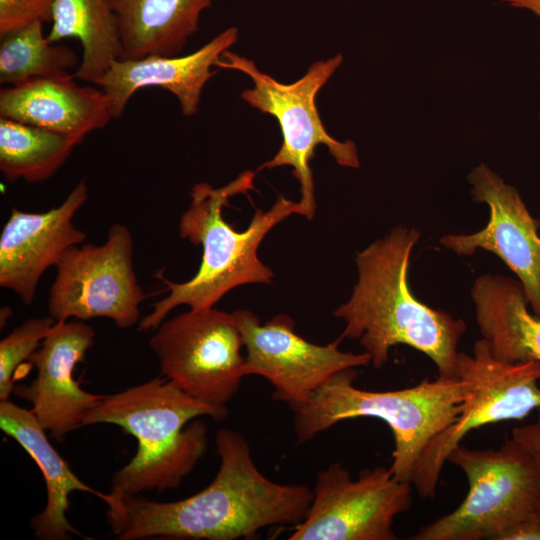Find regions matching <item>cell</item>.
Returning a JSON list of instances; mask_svg holds the SVG:
<instances>
[{"instance_id":"6da1fadb","label":"cell","mask_w":540,"mask_h":540,"mask_svg":"<svg viewBox=\"0 0 540 540\" xmlns=\"http://www.w3.org/2000/svg\"><path fill=\"white\" fill-rule=\"evenodd\" d=\"M215 444L217 474L192 496L157 502L113 488L104 493L101 500L115 537L234 540L305 518L313 497L309 486L267 478L256 466L248 441L235 430H218Z\"/></svg>"},{"instance_id":"7a4b0ae2","label":"cell","mask_w":540,"mask_h":540,"mask_svg":"<svg viewBox=\"0 0 540 540\" xmlns=\"http://www.w3.org/2000/svg\"><path fill=\"white\" fill-rule=\"evenodd\" d=\"M419 237L418 230L398 226L357 253V283L333 312L345 323L338 339H358L375 369L388 361L392 347L407 345L428 356L439 376H453L466 324L412 293L408 272Z\"/></svg>"},{"instance_id":"3957f363","label":"cell","mask_w":540,"mask_h":540,"mask_svg":"<svg viewBox=\"0 0 540 540\" xmlns=\"http://www.w3.org/2000/svg\"><path fill=\"white\" fill-rule=\"evenodd\" d=\"M255 173L245 171L220 188L198 183L191 190V203L181 215L179 235L201 245L202 260L196 274L182 283L160 277L169 294L152 304L151 312L140 319L139 331L156 329L180 305L190 309L212 308L232 289L253 283L269 284L274 273L258 258L264 237L287 217L301 215L298 202L279 196L267 211L256 209L244 231L234 229L223 217L231 197L254 188Z\"/></svg>"},{"instance_id":"277c9868","label":"cell","mask_w":540,"mask_h":540,"mask_svg":"<svg viewBox=\"0 0 540 540\" xmlns=\"http://www.w3.org/2000/svg\"><path fill=\"white\" fill-rule=\"evenodd\" d=\"M228 412L198 401L167 378L155 377L113 395H105L84 417L82 426L114 424L138 442L119 480L133 494L177 489L208 448V429L199 416L223 420Z\"/></svg>"},{"instance_id":"5b68a950","label":"cell","mask_w":540,"mask_h":540,"mask_svg":"<svg viewBox=\"0 0 540 540\" xmlns=\"http://www.w3.org/2000/svg\"><path fill=\"white\" fill-rule=\"evenodd\" d=\"M356 378L355 368L337 372L294 412L297 443L311 441L344 420L378 418L388 425L394 438L389 468L395 478L410 482L424 450L461 413L469 382L457 374L438 375L404 389L368 391L354 385Z\"/></svg>"},{"instance_id":"8992f818","label":"cell","mask_w":540,"mask_h":540,"mask_svg":"<svg viewBox=\"0 0 540 540\" xmlns=\"http://www.w3.org/2000/svg\"><path fill=\"white\" fill-rule=\"evenodd\" d=\"M343 61L338 53L327 60L316 61L297 81L284 84L260 71L255 62L225 51L215 62L219 68L237 70L247 75L253 87L241 93L251 107L276 118L282 133V145L271 160L258 167L273 169L291 166L292 175L300 185L301 215L312 219L316 211L313 172L310 162L318 145H325L331 156L343 167L358 168L357 147L351 140L344 142L331 137L316 106L319 90L328 82Z\"/></svg>"},{"instance_id":"52a82bcc","label":"cell","mask_w":540,"mask_h":540,"mask_svg":"<svg viewBox=\"0 0 540 540\" xmlns=\"http://www.w3.org/2000/svg\"><path fill=\"white\" fill-rule=\"evenodd\" d=\"M447 461L466 475V497L455 510L410 539L496 540L506 528L535 515L540 504V471L512 437L498 449H469L460 443Z\"/></svg>"},{"instance_id":"ba28073f","label":"cell","mask_w":540,"mask_h":540,"mask_svg":"<svg viewBox=\"0 0 540 540\" xmlns=\"http://www.w3.org/2000/svg\"><path fill=\"white\" fill-rule=\"evenodd\" d=\"M456 374L470 384L456 421L435 437L418 460L410 483L423 498L436 495L450 452L472 430L506 420H522L540 408V362L507 363L496 359L485 339L471 355L459 352Z\"/></svg>"},{"instance_id":"9c48e42d","label":"cell","mask_w":540,"mask_h":540,"mask_svg":"<svg viewBox=\"0 0 540 540\" xmlns=\"http://www.w3.org/2000/svg\"><path fill=\"white\" fill-rule=\"evenodd\" d=\"M149 345L165 378L190 397L228 412L246 376L243 341L232 313L190 309L165 319Z\"/></svg>"},{"instance_id":"30bf717a","label":"cell","mask_w":540,"mask_h":540,"mask_svg":"<svg viewBox=\"0 0 540 540\" xmlns=\"http://www.w3.org/2000/svg\"><path fill=\"white\" fill-rule=\"evenodd\" d=\"M55 268L48 312L57 322L108 318L120 329L139 323L147 295L137 280L133 238L125 225H112L100 245L71 247Z\"/></svg>"},{"instance_id":"8fae6325","label":"cell","mask_w":540,"mask_h":540,"mask_svg":"<svg viewBox=\"0 0 540 540\" xmlns=\"http://www.w3.org/2000/svg\"><path fill=\"white\" fill-rule=\"evenodd\" d=\"M412 484L388 467L364 469L354 479L340 463L316 475L305 518L288 540H395V518L412 503Z\"/></svg>"},{"instance_id":"7c38bea8","label":"cell","mask_w":540,"mask_h":540,"mask_svg":"<svg viewBox=\"0 0 540 540\" xmlns=\"http://www.w3.org/2000/svg\"><path fill=\"white\" fill-rule=\"evenodd\" d=\"M245 355V375H258L274 388L273 398L293 412L306 405L334 374L371 363L367 352L339 349L340 339L327 345L312 343L295 332L294 320L279 314L264 324L249 310L232 312Z\"/></svg>"},{"instance_id":"4fadbf2b","label":"cell","mask_w":540,"mask_h":540,"mask_svg":"<svg viewBox=\"0 0 540 540\" xmlns=\"http://www.w3.org/2000/svg\"><path fill=\"white\" fill-rule=\"evenodd\" d=\"M468 181L473 199L489 206L490 219L482 230L468 235H445L440 244L458 255L468 256L483 249L499 256L519 278L528 304L540 316L538 221L531 216L517 189L485 164L473 168Z\"/></svg>"},{"instance_id":"5bb4252c","label":"cell","mask_w":540,"mask_h":540,"mask_svg":"<svg viewBox=\"0 0 540 540\" xmlns=\"http://www.w3.org/2000/svg\"><path fill=\"white\" fill-rule=\"evenodd\" d=\"M95 335L84 321L56 322L30 359L37 370L35 379L29 386L14 387L13 393L31 403L35 418L57 441L81 427L105 396L83 390L73 378Z\"/></svg>"},{"instance_id":"9a60e30c","label":"cell","mask_w":540,"mask_h":540,"mask_svg":"<svg viewBox=\"0 0 540 540\" xmlns=\"http://www.w3.org/2000/svg\"><path fill=\"white\" fill-rule=\"evenodd\" d=\"M88 199V186L80 180L65 200L45 212H23L16 208L0 235V286L13 291L31 305L39 280L56 267L64 253L82 244L86 234L73 218Z\"/></svg>"},{"instance_id":"2e32d148","label":"cell","mask_w":540,"mask_h":540,"mask_svg":"<svg viewBox=\"0 0 540 540\" xmlns=\"http://www.w3.org/2000/svg\"><path fill=\"white\" fill-rule=\"evenodd\" d=\"M0 117L62 134L78 145L105 127L113 113L102 89L78 85L68 74L1 88Z\"/></svg>"},{"instance_id":"e0dca14e","label":"cell","mask_w":540,"mask_h":540,"mask_svg":"<svg viewBox=\"0 0 540 540\" xmlns=\"http://www.w3.org/2000/svg\"><path fill=\"white\" fill-rule=\"evenodd\" d=\"M237 39L238 29L230 27L186 56L118 59L97 85L111 99L113 118L122 115L137 90L150 86L174 94L183 115L191 117L198 112L205 84L217 72L212 66Z\"/></svg>"},{"instance_id":"ac0fdd59","label":"cell","mask_w":540,"mask_h":540,"mask_svg":"<svg viewBox=\"0 0 540 540\" xmlns=\"http://www.w3.org/2000/svg\"><path fill=\"white\" fill-rule=\"evenodd\" d=\"M0 428L28 453L44 477L46 505L31 519L35 537L41 540H68L72 535L83 537L66 517L70 506L69 495L73 491H81L101 499L104 493L88 486L74 474L51 445L47 431L31 410L10 400L0 402Z\"/></svg>"},{"instance_id":"d6986e66","label":"cell","mask_w":540,"mask_h":540,"mask_svg":"<svg viewBox=\"0 0 540 540\" xmlns=\"http://www.w3.org/2000/svg\"><path fill=\"white\" fill-rule=\"evenodd\" d=\"M479 330L503 362H540V316L532 315L520 281L486 274L471 289Z\"/></svg>"},{"instance_id":"ffe728a7","label":"cell","mask_w":540,"mask_h":540,"mask_svg":"<svg viewBox=\"0 0 540 540\" xmlns=\"http://www.w3.org/2000/svg\"><path fill=\"white\" fill-rule=\"evenodd\" d=\"M121 34L122 59L178 56L212 0H106Z\"/></svg>"},{"instance_id":"44dd1931","label":"cell","mask_w":540,"mask_h":540,"mask_svg":"<svg viewBox=\"0 0 540 540\" xmlns=\"http://www.w3.org/2000/svg\"><path fill=\"white\" fill-rule=\"evenodd\" d=\"M51 23L49 42L77 38L82 45L74 78L97 85L112 63L122 59L118 21L106 0H55Z\"/></svg>"},{"instance_id":"7402d4cb","label":"cell","mask_w":540,"mask_h":540,"mask_svg":"<svg viewBox=\"0 0 540 540\" xmlns=\"http://www.w3.org/2000/svg\"><path fill=\"white\" fill-rule=\"evenodd\" d=\"M76 144L68 137L0 117V171L6 181L39 183L68 159Z\"/></svg>"},{"instance_id":"603a6c76","label":"cell","mask_w":540,"mask_h":540,"mask_svg":"<svg viewBox=\"0 0 540 540\" xmlns=\"http://www.w3.org/2000/svg\"><path fill=\"white\" fill-rule=\"evenodd\" d=\"M36 21L0 35V83L14 86L33 79L68 75L79 66L76 52L51 43Z\"/></svg>"},{"instance_id":"cb8c5ba5","label":"cell","mask_w":540,"mask_h":540,"mask_svg":"<svg viewBox=\"0 0 540 540\" xmlns=\"http://www.w3.org/2000/svg\"><path fill=\"white\" fill-rule=\"evenodd\" d=\"M56 322L50 315L27 319L0 341V402L9 400L15 370L31 359Z\"/></svg>"},{"instance_id":"d4e9b609","label":"cell","mask_w":540,"mask_h":540,"mask_svg":"<svg viewBox=\"0 0 540 540\" xmlns=\"http://www.w3.org/2000/svg\"><path fill=\"white\" fill-rule=\"evenodd\" d=\"M55 0H0V35L33 22H51Z\"/></svg>"},{"instance_id":"484cf974","label":"cell","mask_w":540,"mask_h":540,"mask_svg":"<svg viewBox=\"0 0 540 540\" xmlns=\"http://www.w3.org/2000/svg\"><path fill=\"white\" fill-rule=\"evenodd\" d=\"M511 437L531 455L540 471V408L533 423L512 429Z\"/></svg>"},{"instance_id":"4316f807","label":"cell","mask_w":540,"mask_h":540,"mask_svg":"<svg viewBox=\"0 0 540 540\" xmlns=\"http://www.w3.org/2000/svg\"><path fill=\"white\" fill-rule=\"evenodd\" d=\"M496 540H540V521L535 515L521 520L503 530Z\"/></svg>"},{"instance_id":"83f0119b","label":"cell","mask_w":540,"mask_h":540,"mask_svg":"<svg viewBox=\"0 0 540 540\" xmlns=\"http://www.w3.org/2000/svg\"><path fill=\"white\" fill-rule=\"evenodd\" d=\"M509 6L525 9L540 18V0H498Z\"/></svg>"},{"instance_id":"f1b7e54d","label":"cell","mask_w":540,"mask_h":540,"mask_svg":"<svg viewBox=\"0 0 540 540\" xmlns=\"http://www.w3.org/2000/svg\"><path fill=\"white\" fill-rule=\"evenodd\" d=\"M8 309H9L8 307H4V308L1 309V311L4 313V316L1 315V327L3 325V322L5 324L6 321L9 319L8 316L6 315V313L8 312Z\"/></svg>"},{"instance_id":"f546056e","label":"cell","mask_w":540,"mask_h":540,"mask_svg":"<svg viewBox=\"0 0 540 540\" xmlns=\"http://www.w3.org/2000/svg\"><path fill=\"white\" fill-rule=\"evenodd\" d=\"M535 517L540 521V504L536 510Z\"/></svg>"},{"instance_id":"4dcf8cb0","label":"cell","mask_w":540,"mask_h":540,"mask_svg":"<svg viewBox=\"0 0 540 540\" xmlns=\"http://www.w3.org/2000/svg\"><path fill=\"white\" fill-rule=\"evenodd\" d=\"M539 117H540V113H539Z\"/></svg>"}]
</instances>
